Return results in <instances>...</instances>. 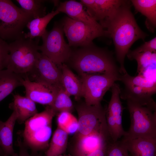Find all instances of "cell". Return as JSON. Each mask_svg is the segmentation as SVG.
Here are the masks:
<instances>
[{
  "label": "cell",
  "mask_w": 156,
  "mask_h": 156,
  "mask_svg": "<svg viewBox=\"0 0 156 156\" xmlns=\"http://www.w3.org/2000/svg\"><path fill=\"white\" fill-rule=\"evenodd\" d=\"M39 37L35 40L24 37L9 44V54L6 69L16 74L28 73L35 66L40 53Z\"/></svg>",
  "instance_id": "4"
},
{
  "label": "cell",
  "mask_w": 156,
  "mask_h": 156,
  "mask_svg": "<svg viewBox=\"0 0 156 156\" xmlns=\"http://www.w3.org/2000/svg\"><path fill=\"white\" fill-rule=\"evenodd\" d=\"M59 13L57 10L52 11L43 17L34 18L30 21L26 26L29 31L25 34L24 37L34 39L41 37L46 31V27L49 22Z\"/></svg>",
  "instance_id": "23"
},
{
  "label": "cell",
  "mask_w": 156,
  "mask_h": 156,
  "mask_svg": "<svg viewBox=\"0 0 156 156\" xmlns=\"http://www.w3.org/2000/svg\"><path fill=\"white\" fill-rule=\"evenodd\" d=\"M153 92L140 87L125 86L121 91L120 97L125 100H130L143 105L156 104L152 98Z\"/></svg>",
  "instance_id": "21"
},
{
  "label": "cell",
  "mask_w": 156,
  "mask_h": 156,
  "mask_svg": "<svg viewBox=\"0 0 156 156\" xmlns=\"http://www.w3.org/2000/svg\"><path fill=\"white\" fill-rule=\"evenodd\" d=\"M57 6L56 10L60 13H65L72 19L91 26H101L89 14L80 2L72 0L60 2Z\"/></svg>",
  "instance_id": "16"
},
{
  "label": "cell",
  "mask_w": 156,
  "mask_h": 156,
  "mask_svg": "<svg viewBox=\"0 0 156 156\" xmlns=\"http://www.w3.org/2000/svg\"><path fill=\"white\" fill-rule=\"evenodd\" d=\"M121 141L131 156H156V138L139 137Z\"/></svg>",
  "instance_id": "17"
},
{
  "label": "cell",
  "mask_w": 156,
  "mask_h": 156,
  "mask_svg": "<svg viewBox=\"0 0 156 156\" xmlns=\"http://www.w3.org/2000/svg\"><path fill=\"white\" fill-rule=\"evenodd\" d=\"M18 142L19 152L15 156H42L40 153L32 155L28 153V148L25 145L20 138L18 139Z\"/></svg>",
  "instance_id": "34"
},
{
  "label": "cell",
  "mask_w": 156,
  "mask_h": 156,
  "mask_svg": "<svg viewBox=\"0 0 156 156\" xmlns=\"http://www.w3.org/2000/svg\"><path fill=\"white\" fill-rule=\"evenodd\" d=\"M22 75L6 69L0 70V102L17 87L22 86Z\"/></svg>",
  "instance_id": "22"
},
{
  "label": "cell",
  "mask_w": 156,
  "mask_h": 156,
  "mask_svg": "<svg viewBox=\"0 0 156 156\" xmlns=\"http://www.w3.org/2000/svg\"><path fill=\"white\" fill-rule=\"evenodd\" d=\"M68 61L81 75L106 73L120 74L112 53L93 43L72 51Z\"/></svg>",
  "instance_id": "2"
},
{
  "label": "cell",
  "mask_w": 156,
  "mask_h": 156,
  "mask_svg": "<svg viewBox=\"0 0 156 156\" xmlns=\"http://www.w3.org/2000/svg\"><path fill=\"white\" fill-rule=\"evenodd\" d=\"M71 156L70 155H62H62H56V156Z\"/></svg>",
  "instance_id": "35"
},
{
  "label": "cell",
  "mask_w": 156,
  "mask_h": 156,
  "mask_svg": "<svg viewBox=\"0 0 156 156\" xmlns=\"http://www.w3.org/2000/svg\"><path fill=\"white\" fill-rule=\"evenodd\" d=\"M130 1L137 11L146 17L147 26L149 28L151 25V30L153 31L156 25V0H132Z\"/></svg>",
  "instance_id": "24"
},
{
  "label": "cell",
  "mask_w": 156,
  "mask_h": 156,
  "mask_svg": "<svg viewBox=\"0 0 156 156\" xmlns=\"http://www.w3.org/2000/svg\"><path fill=\"white\" fill-rule=\"evenodd\" d=\"M125 0H81L89 14L102 27L115 14Z\"/></svg>",
  "instance_id": "14"
},
{
  "label": "cell",
  "mask_w": 156,
  "mask_h": 156,
  "mask_svg": "<svg viewBox=\"0 0 156 156\" xmlns=\"http://www.w3.org/2000/svg\"><path fill=\"white\" fill-rule=\"evenodd\" d=\"M130 1L125 0L112 18L103 26L108 37L112 38L121 75L127 72L124 65L125 57L132 44L139 39L144 40L148 35L137 24L131 10Z\"/></svg>",
  "instance_id": "1"
},
{
  "label": "cell",
  "mask_w": 156,
  "mask_h": 156,
  "mask_svg": "<svg viewBox=\"0 0 156 156\" xmlns=\"http://www.w3.org/2000/svg\"><path fill=\"white\" fill-rule=\"evenodd\" d=\"M17 116L14 111L5 122L0 120V147L3 156H15L13 148V132Z\"/></svg>",
  "instance_id": "18"
},
{
  "label": "cell",
  "mask_w": 156,
  "mask_h": 156,
  "mask_svg": "<svg viewBox=\"0 0 156 156\" xmlns=\"http://www.w3.org/2000/svg\"><path fill=\"white\" fill-rule=\"evenodd\" d=\"M33 18L10 0H0V38L12 42L24 37L23 29Z\"/></svg>",
  "instance_id": "6"
},
{
  "label": "cell",
  "mask_w": 156,
  "mask_h": 156,
  "mask_svg": "<svg viewBox=\"0 0 156 156\" xmlns=\"http://www.w3.org/2000/svg\"><path fill=\"white\" fill-rule=\"evenodd\" d=\"M0 156H3V153L1 149V148L0 147Z\"/></svg>",
  "instance_id": "36"
},
{
  "label": "cell",
  "mask_w": 156,
  "mask_h": 156,
  "mask_svg": "<svg viewBox=\"0 0 156 156\" xmlns=\"http://www.w3.org/2000/svg\"><path fill=\"white\" fill-rule=\"evenodd\" d=\"M73 156H83L112 141L109 133L96 132L77 138Z\"/></svg>",
  "instance_id": "15"
},
{
  "label": "cell",
  "mask_w": 156,
  "mask_h": 156,
  "mask_svg": "<svg viewBox=\"0 0 156 156\" xmlns=\"http://www.w3.org/2000/svg\"><path fill=\"white\" fill-rule=\"evenodd\" d=\"M132 51L136 53L147 52H156V37L151 40L145 42L143 44Z\"/></svg>",
  "instance_id": "33"
},
{
  "label": "cell",
  "mask_w": 156,
  "mask_h": 156,
  "mask_svg": "<svg viewBox=\"0 0 156 156\" xmlns=\"http://www.w3.org/2000/svg\"><path fill=\"white\" fill-rule=\"evenodd\" d=\"M70 97L62 87L59 90L53 103L49 106L56 114L64 112H71L73 105Z\"/></svg>",
  "instance_id": "29"
},
{
  "label": "cell",
  "mask_w": 156,
  "mask_h": 156,
  "mask_svg": "<svg viewBox=\"0 0 156 156\" xmlns=\"http://www.w3.org/2000/svg\"><path fill=\"white\" fill-rule=\"evenodd\" d=\"M106 156H131L121 140L111 142L108 145Z\"/></svg>",
  "instance_id": "31"
},
{
  "label": "cell",
  "mask_w": 156,
  "mask_h": 156,
  "mask_svg": "<svg viewBox=\"0 0 156 156\" xmlns=\"http://www.w3.org/2000/svg\"><path fill=\"white\" fill-rule=\"evenodd\" d=\"M77 110L78 115L77 138L96 132L109 133L106 118V110L101 104L88 105L83 103L77 107Z\"/></svg>",
  "instance_id": "10"
},
{
  "label": "cell",
  "mask_w": 156,
  "mask_h": 156,
  "mask_svg": "<svg viewBox=\"0 0 156 156\" xmlns=\"http://www.w3.org/2000/svg\"><path fill=\"white\" fill-rule=\"evenodd\" d=\"M68 134L57 127L46 153V156H55L64 153L66 149Z\"/></svg>",
  "instance_id": "26"
},
{
  "label": "cell",
  "mask_w": 156,
  "mask_h": 156,
  "mask_svg": "<svg viewBox=\"0 0 156 156\" xmlns=\"http://www.w3.org/2000/svg\"><path fill=\"white\" fill-rule=\"evenodd\" d=\"M62 71L61 83L65 91L70 96L78 100L82 97V87L79 79L64 63L59 66Z\"/></svg>",
  "instance_id": "20"
},
{
  "label": "cell",
  "mask_w": 156,
  "mask_h": 156,
  "mask_svg": "<svg viewBox=\"0 0 156 156\" xmlns=\"http://www.w3.org/2000/svg\"><path fill=\"white\" fill-rule=\"evenodd\" d=\"M120 74L112 73L83 75H81L82 87V97L88 105H97L106 92L117 81Z\"/></svg>",
  "instance_id": "8"
},
{
  "label": "cell",
  "mask_w": 156,
  "mask_h": 156,
  "mask_svg": "<svg viewBox=\"0 0 156 156\" xmlns=\"http://www.w3.org/2000/svg\"><path fill=\"white\" fill-rule=\"evenodd\" d=\"M57 123L58 127L68 134L73 133L77 131L78 120L71 112H64L58 114Z\"/></svg>",
  "instance_id": "30"
},
{
  "label": "cell",
  "mask_w": 156,
  "mask_h": 156,
  "mask_svg": "<svg viewBox=\"0 0 156 156\" xmlns=\"http://www.w3.org/2000/svg\"><path fill=\"white\" fill-rule=\"evenodd\" d=\"M25 12L36 18L43 17L46 14V8L44 2L41 0H16Z\"/></svg>",
  "instance_id": "28"
},
{
  "label": "cell",
  "mask_w": 156,
  "mask_h": 156,
  "mask_svg": "<svg viewBox=\"0 0 156 156\" xmlns=\"http://www.w3.org/2000/svg\"><path fill=\"white\" fill-rule=\"evenodd\" d=\"M112 96L106 111L107 125L110 138L113 142L124 136L126 131L122 125L123 107L120 99L121 89L115 83L111 87Z\"/></svg>",
  "instance_id": "11"
},
{
  "label": "cell",
  "mask_w": 156,
  "mask_h": 156,
  "mask_svg": "<svg viewBox=\"0 0 156 156\" xmlns=\"http://www.w3.org/2000/svg\"><path fill=\"white\" fill-rule=\"evenodd\" d=\"M22 76V85L25 88V96L35 103L48 106H50L53 103L61 87L58 88L44 83L31 81L27 74Z\"/></svg>",
  "instance_id": "13"
},
{
  "label": "cell",
  "mask_w": 156,
  "mask_h": 156,
  "mask_svg": "<svg viewBox=\"0 0 156 156\" xmlns=\"http://www.w3.org/2000/svg\"><path fill=\"white\" fill-rule=\"evenodd\" d=\"M127 55L129 59L135 60L137 61L138 75L143 76L149 69L155 68L156 52L136 53L129 51Z\"/></svg>",
  "instance_id": "25"
},
{
  "label": "cell",
  "mask_w": 156,
  "mask_h": 156,
  "mask_svg": "<svg viewBox=\"0 0 156 156\" xmlns=\"http://www.w3.org/2000/svg\"><path fill=\"white\" fill-rule=\"evenodd\" d=\"M61 23L70 47L86 46L93 44L96 38L107 37L106 31L101 26H91L68 16L65 17Z\"/></svg>",
  "instance_id": "9"
},
{
  "label": "cell",
  "mask_w": 156,
  "mask_h": 156,
  "mask_svg": "<svg viewBox=\"0 0 156 156\" xmlns=\"http://www.w3.org/2000/svg\"><path fill=\"white\" fill-rule=\"evenodd\" d=\"M9 52V44L0 38V70L6 67Z\"/></svg>",
  "instance_id": "32"
},
{
  "label": "cell",
  "mask_w": 156,
  "mask_h": 156,
  "mask_svg": "<svg viewBox=\"0 0 156 156\" xmlns=\"http://www.w3.org/2000/svg\"><path fill=\"white\" fill-rule=\"evenodd\" d=\"M27 74L31 81L44 83L58 88L62 87L60 67L41 53L35 66Z\"/></svg>",
  "instance_id": "12"
},
{
  "label": "cell",
  "mask_w": 156,
  "mask_h": 156,
  "mask_svg": "<svg viewBox=\"0 0 156 156\" xmlns=\"http://www.w3.org/2000/svg\"><path fill=\"white\" fill-rule=\"evenodd\" d=\"M56 114L49 106L37 113L25 123L22 133L25 145L35 154L48 149L52 134V122Z\"/></svg>",
  "instance_id": "3"
},
{
  "label": "cell",
  "mask_w": 156,
  "mask_h": 156,
  "mask_svg": "<svg viewBox=\"0 0 156 156\" xmlns=\"http://www.w3.org/2000/svg\"><path fill=\"white\" fill-rule=\"evenodd\" d=\"M126 101L131 125L123 139L139 137L156 138V104L143 105Z\"/></svg>",
  "instance_id": "5"
},
{
  "label": "cell",
  "mask_w": 156,
  "mask_h": 156,
  "mask_svg": "<svg viewBox=\"0 0 156 156\" xmlns=\"http://www.w3.org/2000/svg\"><path fill=\"white\" fill-rule=\"evenodd\" d=\"M61 23L55 22L52 29L46 30L41 37L42 43L39 51L59 66L69 59L72 52L71 47L65 42Z\"/></svg>",
  "instance_id": "7"
},
{
  "label": "cell",
  "mask_w": 156,
  "mask_h": 156,
  "mask_svg": "<svg viewBox=\"0 0 156 156\" xmlns=\"http://www.w3.org/2000/svg\"><path fill=\"white\" fill-rule=\"evenodd\" d=\"M9 108L16 114L17 120L23 124L38 112L35 103L26 96L19 94L14 95L13 101L9 105Z\"/></svg>",
  "instance_id": "19"
},
{
  "label": "cell",
  "mask_w": 156,
  "mask_h": 156,
  "mask_svg": "<svg viewBox=\"0 0 156 156\" xmlns=\"http://www.w3.org/2000/svg\"><path fill=\"white\" fill-rule=\"evenodd\" d=\"M118 81L122 82L125 86H138L145 88L154 94L156 92L155 81L142 75L133 77L127 73L120 75Z\"/></svg>",
  "instance_id": "27"
}]
</instances>
